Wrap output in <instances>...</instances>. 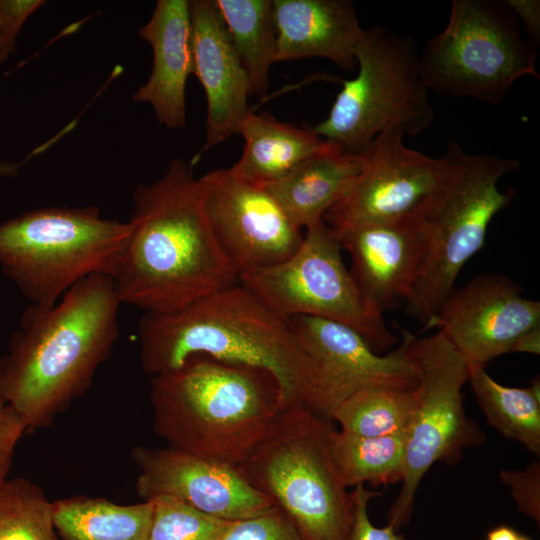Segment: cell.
<instances>
[{"instance_id": "4dcf8cb0", "label": "cell", "mask_w": 540, "mask_h": 540, "mask_svg": "<svg viewBox=\"0 0 540 540\" xmlns=\"http://www.w3.org/2000/svg\"><path fill=\"white\" fill-rule=\"evenodd\" d=\"M500 480L510 489L519 510L540 525V463L532 462L524 470H502Z\"/></svg>"}, {"instance_id": "d6a6232c", "label": "cell", "mask_w": 540, "mask_h": 540, "mask_svg": "<svg viewBox=\"0 0 540 540\" xmlns=\"http://www.w3.org/2000/svg\"><path fill=\"white\" fill-rule=\"evenodd\" d=\"M380 495L379 492L366 489L364 484L354 486L350 493L353 506V525L350 540H404L399 532L390 525L376 527L368 514L369 501Z\"/></svg>"}, {"instance_id": "277c9868", "label": "cell", "mask_w": 540, "mask_h": 540, "mask_svg": "<svg viewBox=\"0 0 540 540\" xmlns=\"http://www.w3.org/2000/svg\"><path fill=\"white\" fill-rule=\"evenodd\" d=\"M150 403L154 432L167 447L235 468L282 409L271 374L202 355L153 376Z\"/></svg>"}, {"instance_id": "30bf717a", "label": "cell", "mask_w": 540, "mask_h": 540, "mask_svg": "<svg viewBox=\"0 0 540 540\" xmlns=\"http://www.w3.org/2000/svg\"><path fill=\"white\" fill-rule=\"evenodd\" d=\"M304 230L290 257L242 272L238 280L285 320L311 316L348 325L378 354L395 345L397 338L369 308L344 264L335 231L324 220Z\"/></svg>"}, {"instance_id": "1f68e13d", "label": "cell", "mask_w": 540, "mask_h": 540, "mask_svg": "<svg viewBox=\"0 0 540 540\" xmlns=\"http://www.w3.org/2000/svg\"><path fill=\"white\" fill-rule=\"evenodd\" d=\"M45 4L44 0H0V64L16 53L23 25Z\"/></svg>"}, {"instance_id": "7a4b0ae2", "label": "cell", "mask_w": 540, "mask_h": 540, "mask_svg": "<svg viewBox=\"0 0 540 540\" xmlns=\"http://www.w3.org/2000/svg\"><path fill=\"white\" fill-rule=\"evenodd\" d=\"M128 242L112 278L121 304L168 313L238 281L206 215L192 164L133 191Z\"/></svg>"}, {"instance_id": "d4e9b609", "label": "cell", "mask_w": 540, "mask_h": 540, "mask_svg": "<svg viewBox=\"0 0 540 540\" xmlns=\"http://www.w3.org/2000/svg\"><path fill=\"white\" fill-rule=\"evenodd\" d=\"M487 422L504 437L540 456V382L529 387L504 386L484 367H470L469 379Z\"/></svg>"}, {"instance_id": "7402d4cb", "label": "cell", "mask_w": 540, "mask_h": 540, "mask_svg": "<svg viewBox=\"0 0 540 540\" xmlns=\"http://www.w3.org/2000/svg\"><path fill=\"white\" fill-rule=\"evenodd\" d=\"M238 134L244 139V148L231 169L260 186L280 179L305 159L335 144L319 136L312 127L281 122L267 112L250 113Z\"/></svg>"}, {"instance_id": "836d02e7", "label": "cell", "mask_w": 540, "mask_h": 540, "mask_svg": "<svg viewBox=\"0 0 540 540\" xmlns=\"http://www.w3.org/2000/svg\"><path fill=\"white\" fill-rule=\"evenodd\" d=\"M26 431L22 419L0 401V486L8 479L16 447Z\"/></svg>"}, {"instance_id": "8992f818", "label": "cell", "mask_w": 540, "mask_h": 540, "mask_svg": "<svg viewBox=\"0 0 540 540\" xmlns=\"http://www.w3.org/2000/svg\"><path fill=\"white\" fill-rule=\"evenodd\" d=\"M129 234L96 206L35 209L0 223V269L32 304L52 306L86 277L113 278Z\"/></svg>"}, {"instance_id": "484cf974", "label": "cell", "mask_w": 540, "mask_h": 540, "mask_svg": "<svg viewBox=\"0 0 540 540\" xmlns=\"http://www.w3.org/2000/svg\"><path fill=\"white\" fill-rule=\"evenodd\" d=\"M407 434L364 437L334 426L329 433V450L345 487L370 483L389 485L402 481Z\"/></svg>"}, {"instance_id": "6da1fadb", "label": "cell", "mask_w": 540, "mask_h": 540, "mask_svg": "<svg viewBox=\"0 0 540 540\" xmlns=\"http://www.w3.org/2000/svg\"><path fill=\"white\" fill-rule=\"evenodd\" d=\"M113 279L91 275L52 306L32 304L0 357V401L42 428L91 386L119 337Z\"/></svg>"}, {"instance_id": "d590c367", "label": "cell", "mask_w": 540, "mask_h": 540, "mask_svg": "<svg viewBox=\"0 0 540 540\" xmlns=\"http://www.w3.org/2000/svg\"><path fill=\"white\" fill-rule=\"evenodd\" d=\"M540 353V326L521 335L511 346L509 353Z\"/></svg>"}, {"instance_id": "d6986e66", "label": "cell", "mask_w": 540, "mask_h": 540, "mask_svg": "<svg viewBox=\"0 0 540 540\" xmlns=\"http://www.w3.org/2000/svg\"><path fill=\"white\" fill-rule=\"evenodd\" d=\"M137 34L150 44L153 66L132 99L148 103L160 124L181 128L186 124V84L192 73L189 0H158Z\"/></svg>"}, {"instance_id": "f35d334b", "label": "cell", "mask_w": 540, "mask_h": 540, "mask_svg": "<svg viewBox=\"0 0 540 540\" xmlns=\"http://www.w3.org/2000/svg\"><path fill=\"white\" fill-rule=\"evenodd\" d=\"M518 540H532V539L529 538V537L520 535L519 538H518Z\"/></svg>"}, {"instance_id": "f546056e", "label": "cell", "mask_w": 540, "mask_h": 540, "mask_svg": "<svg viewBox=\"0 0 540 540\" xmlns=\"http://www.w3.org/2000/svg\"><path fill=\"white\" fill-rule=\"evenodd\" d=\"M220 540H302L277 506L247 519L229 522Z\"/></svg>"}, {"instance_id": "44dd1931", "label": "cell", "mask_w": 540, "mask_h": 540, "mask_svg": "<svg viewBox=\"0 0 540 540\" xmlns=\"http://www.w3.org/2000/svg\"><path fill=\"white\" fill-rule=\"evenodd\" d=\"M363 166V156L333 144L263 186L299 229L323 220L350 190Z\"/></svg>"}, {"instance_id": "2e32d148", "label": "cell", "mask_w": 540, "mask_h": 540, "mask_svg": "<svg viewBox=\"0 0 540 540\" xmlns=\"http://www.w3.org/2000/svg\"><path fill=\"white\" fill-rule=\"evenodd\" d=\"M131 457L139 470L136 491L143 501L167 495L231 522L257 516L276 506L235 467L169 447L136 446Z\"/></svg>"}, {"instance_id": "8fae6325", "label": "cell", "mask_w": 540, "mask_h": 540, "mask_svg": "<svg viewBox=\"0 0 540 540\" xmlns=\"http://www.w3.org/2000/svg\"><path fill=\"white\" fill-rule=\"evenodd\" d=\"M410 356L416 367L414 412L407 433L402 486L388 512L395 531L408 524L417 489L429 468L438 461L455 464L466 448L482 443L484 434L465 413L462 387L470 366L438 331L412 336Z\"/></svg>"}, {"instance_id": "83f0119b", "label": "cell", "mask_w": 540, "mask_h": 540, "mask_svg": "<svg viewBox=\"0 0 540 540\" xmlns=\"http://www.w3.org/2000/svg\"><path fill=\"white\" fill-rule=\"evenodd\" d=\"M0 540H57L52 501L30 479L8 478L0 486Z\"/></svg>"}, {"instance_id": "3957f363", "label": "cell", "mask_w": 540, "mask_h": 540, "mask_svg": "<svg viewBox=\"0 0 540 540\" xmlns=\"http://www.w3.org/2000/svg\"><path fill=\"white\" fill-rule=\"evenodd\" d=\"M139 357L151 377L196 355L262 369L279 388L282 409L306 406V358L285 320L239 280L168 313L145 312Z\"/></svg>"}, {"instance_id": "ac0fdd59", "label": "cell", "mask_w": 540, "mask_h": 540, "mask_svg": "<svg viewBox=\"0 0 540 540\" xmlns=\"http://www.w3.org/2000/svg\"><path fill=\"white\" fill-rule=\"evenodd\" d=\"M192 73L207 103L205 144L198 155L238 134L253 112L248 76L215 0L189 1Z\"/></svg>"}, {"instance_id": "e0dca14e", "label": "cell", "mask_w": 540, "mask_h": 540, "mask_svg": "<svg viewBox=\"0 0 540 540\" xmlns=\"http://www.w3.org/2000/svg\"><path fill=\"white\" fill-rule=\"evenodd\" d=\"M333 230L351 257L350 271L369 308L383 317L405 303L427 253L418 216Z\"/></svg>"}, {"instance_id": "52a82bcc", "label": "cell", "mask_w": 540, "mask_h": 540, "mask_svg": "<svg viewBox=\"0 0 540 540\" xmlns=\"http://www.w3.org/2000/svg\"><path fill=\"white\" fill-rule=\"evenodd\" d=\"M444 155L446 176L417 215L426 233L427 253L405 301L407 314L423 329L456 287L462 267L483 247L492 219L513 198L510 191H500L498 183L519 167L517 159L467 154L455 142Z\"/></svg>"}, {"instance_id": "9c48e42d", "label": "cell", "mask_w": 540, "mask_h": 540, "mask_svg": "<svg viewBox=\"0 0 540 540\" xmlns=\"http://www.w3.org/2000/svg\"><path fill=\"white\" fill-rule=\"evenodd\" d=\"M536 46L503 1L454 0L444 30L419 54L428 90L500 103L524 76L540 78Z\"/></svg>"}, {"instance_id": "ba28073f", "label": "cell", "mask_w": 540, "mask_h": 540, "mask_svg": "<svg viewBox=\"0 0 540 540\" xmlns=\"http://www.w3.org/2000/svg\"><path fill=\"white\" fill-rule=\"evenodd\" d=\"M355 59L357 75L343 81L327 118L312 127L319 136L361 155L380 134L415 136L432 125L429 90L409 37L383 27L363 30Z\"/></svg>"}, {"instance_id": "8d00e7d4", "label": "cell", "mask_w": 540, "mask_h": 540, "mask_svg": "<svg viewBox=\"0 0 540 540\" xmlns=\"http://www.w3.org/2000/svg\"><path fill=\"white\" fill-rule=\"evenodd\" d=\"M520 534L507 525H499L487 533L486 540H518Z\"/></svg>"}, {"instance_id": "603a6c76", "label": "cell", "mask_w": 540, "mask_h": 540, "mask_svg": "<svg viewBox=\"0 0 540 540\" xmlns=\"http://www.w3.org/2000/svg\"><path fill=\"white\" fill-rule=\"evenodd\" d=\"M153 501L122 505L104 498L74 496L52 502V518L63 540H148Z\"/></svg>"}, {"instance_id": "5b68a950", "label": "cell", "mask_w": 540, "mask_h": 540, "mask_svg": "<svg viewBox=\"0 0 540 540\" xmlns=\"http://www.w3.org/2000/svg\"><path fill=\"white\" fill-rule=\"evenodd\" d=\"M332 427L304 405L281 409L237 467L284 512L302 540H350L353 506L331 458Z\"/></svg>"}, {"instance_id": "e575fe53", "label": "cell", "mask_w": 540, "mask_h": 540, "mask_svg": "<svg viewBox=\"0 0 540 540\" xmlns=\"http://www.w3.org/2000/svg\"><path fill=\"white\" fill-rule=\"evenodd\" d=\"M504 4L521 20L530 36L536 43L540 37V2L537 0H504Z\"/></svg>"}, {"instance_id": "4316f807", "label": "cell", "mask_w": 540, "mask_h": 540, "mask_svg": "<svg viewBox=\"0 0 540 540\" xmlns=\"http://www.w3.org/2000/svg\"><path fill=\"white\" fill-rule=\"evenodd\" d=\"M414 387L362 388L337 408L332 422L344 432L364 437L407 434L414 412Z\"/></svg>"}, {"instance_id": "cb8c5ba5", "label": "cell", "mask_w": 540, "mask_h": 540, "mask_svg": "<svg viewBox=\"0 0 540 540\" xmlns=\"http://www.w3.org/2000/svg\"><path fill=\"white\" fill-rule=\"evenodd\" d=\"M249 79L250 97H264L277 62L273 0H215Z\"/></svg>"}, {"instance_id": "ffe728a7", "label": "cell", "mask_w": 540, "mask_h": 540, "mask_svg": "<svg viewBox=\"0 0 540 540\" xmlns=\"http://www.w3.org/2000/svg\"><path fill=\"white\" fill-rule=\"evenodd\" d=\"M277 62L328 59L351 72L363 29L348 0H273Z\"/></svg>"}, {"instance_id": "9a60e30c", "label": "cell", "mask_w": 540, "mask_h": 540, "mask_svg": "<svg viewBox=\"0 0 540 540\" xmlns=\"http://www.w3.org/2000/svg\"><path fill=\"white\" fill-rule=\"evenodd\" d=\"M539 326L540 303L510 278L486 273L455 287L424 330L438 328L470 367H484Z\"/></svg>"}, {"instance_id": "f1b7e54d", "label": "cell", "mask_w": 540, "mask_h": 540, "mask_svg": "<svg viewBox=\"0 0 540 540\" xmlns=\"http://www.w3.org/2000/svg\"><path fill=\"white\" fill-rule=\"evenodd\" d=\"M151 500L153 514L148 540H220L231 522L209 516L171 496L160 495Z\"/></svg>"}, {"instance_id": "4fadbf2b", "label": "cell", "mask_w": 540, "mask_h": 540, "mask_svg": "<svg viewBox=\"0 0 540 540\" xmlns=\"http://www.w3.org/2000/svg\"><path fill=\"white\" fill-rule=\"evenodd\" d=\"M399 132L377 136L363 156L362 170L347 194L323 220L340 230L416 216L442 184L445 155L436 159L406 147Z\"/></svg>"}, {"instance_id": "74e56055", "label": "cell", "mask_w": 540, "mask_h": 540, "mask_svg": "<svg viewBox=\"0 0 540 540\" xmlns=\"http://www.w3.org/2000/svg\"><path fill=\"white\" fill-rule=\"evenodd\" d=\"M20 163L0 161V178H12L19 174Z\"/></svg>"}, {"instance_id": "5bb4252c", "label": "cell", "mask_w": 540, "mask_h": 540, "mask_svg": "<svg viewBox=\"0 0 540 540\" xmlns=\"http://www.w3.org/2000/svg\"><path fill=\"white\" fill-rule=\"evenodd\" d=\"M197 182L213 233L237 275L277 264L300 246L302 230L263 186L231 168L211 170Z\"/></svg>"}, {"instance_id": "7c38bea8", "label": "cell", "mask_w": 540, "mask_h": 540, "mask_svg": "<svg viewBox=\"0 0 540 540\" xmlns=\"http://www.w3.org/2000/svg\"><path fill=\"white\" fill-rule=\"evenodd\" d=\"M288 322L308 366L306 407L327 421H332L337 408L362 388L409 389L416 385V367L409 353L410 332L401 329L400 346L382 355L348 325L311 316H296Z\"/></svg>"}]
</instances>
